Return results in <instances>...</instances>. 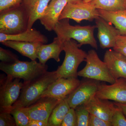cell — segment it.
Returning a JSON list of instances; mask_svg holds the SVG:
<instances>
[{"label": "cell", "mask_w": 126, "mask_h": 126, "mask_svg": "<svg viewBox=\"0 0 126 126\" xmlns=\"http://www.w3.org/2000/svg\"><path fill=\"white\" fill-rule=\"evenodd\" d=\"M96 28V25H72L69 23V19L67 18L59 20L54 31L56 37L62 43L73 39L78 43L80 47L84 45H89L97 49V44L94 36Z\"/></svg>", "instance_id": "obj_1"}, {"label": "cell", "mask_w": 126, "mask_h": 126, "mask_svg": "<svg viewBox=\"0 0 126 126\" xmlns=\"http://www.w3.org/2000/svg\"><path fill=\"white\" fill-rule=\"evenodd\" d=\"M59 77L56 70L48 72L27 82H24L19 98L13 108L26 107L36 102Z\"/></svg>", "instance_id": "obj_2"}, {"label": "cell", "mask_w": 126, "mask_h": 126, "mask_svg": "<svg viewBox=\"0 0 126 126\" xmlns=\"http://www.w3.org/2000/svg\"><path fill=\"white\" fill-rule=\"evenodd\" d=\"M79 48L78 43L73 39L64 43L65 58L56 70L59 78H78V68L82 62L85 61L87 55V53Z\"/></svg>", "instance_id": "obj_3"}, {"label": "cell", "mask_w": 126, "mask_h": 126, "mask_svg": "<svg viewBox=\"0 0 126 126\" xmlns=\"http://www.w3.org/2000/svg\"><path fill=\"white\" fill-rule=\"evenodd\" d=\"M48 66L36 60L23 61L19 60L11 63L1 62L0 69L6 75L15 78L22 79L26 83L44 74L47 71Z\"/></svg>", "instance_id": "obj_4"}, {"label": "cell", "mask_w": 126, "mask_h": 126, "mask_svg": "<svg viewBox=\"0 0 126 126\" xmlns=\"http://www.w3.org/2000/svg\"><path fill=\"white\" fill-rule=\"evenodd\" d=\"M28 15L21 4L0 12V33H20L27 30Z\"/></svg>", "instance_id": "obj_5"}, {"label": "cell", "mask_w": 126, "mask_h": 126, "mask_svg": "<svg viewBox=\"0 0 126 126\" xmlns=\"http://www.w3.org/2000/svg\"><path fill=\"white\" fill-rule=\"evenodd\" d=\"M84 68L78 72V77L99 81L114 83L115 79L110 74L106 63L102 61L95 50L88 52Z\"/></svg>", "instance_id": "obj_6"}, {"label": "cell", "mask_w": 126, "mask_h": 126, "mask_svg": "<svg viewBox=\"0 0 126 126\" xmlns=\"http://www.w3.org/2000/svg\"><path fill=\"white\" fill-rule=\"evenodd\" d=\"M0 110L11 111L20 96L24 82L8 75H0Z\"/></svg>", "instance_id": "obj_7"}, {"label": "cell", "mask_w": 126, "mask_h": 126, "mask_svg": "<svg viewBox=\"0 0 126 126\" xmlns=\"http://www.w3.org/2000/svg\"><path fill=\"white\" fill-rule=\"evenodd\" d=\"M99 16V12L90 3L68 2L60 16L59 20L70 19L79 23L82 20L92 21Z\"/></svg>", "instance_id": "obj_8"}, {"label": "cell", "mask_w": 126, "mask_h": 126, "mask_svg": "<svg viewBox=\"0 0 126 126\" xmlns=\"http://www.w3.org/2000/svg\"><path fill=\"white\" fill-rule=\"evenodd\" d=\"M99 81L87 79L81 81L77 88L67 97L70 108L75 109L85 104L98 90Z\"/></svg>", "instance_id": "obj_9"}, {"label": "cell", "mask_w": 126, "mask_h": 126, "mask_svg": "<svg viewBox=\"0 0 126 126\" xmlns=\"http://www.w3.org/2000/svg\"><path fill=\"white\" fill-rule=\"evenodd\" d=\"M62 100L50 97H41L33 104L24 108L31 119L48 123L52 111Z\"/></svg>", "instance_id": "obj_10"}, {"label": "cell", "mask_w": 126, "mask_h": 126, "mask_svg": "<svg viewBox=\"0 0 126 126\" xmlns=\"http://www.w3.org/2000/svg\"><path fill=\"white\" fill-rule=\"evenodd\" d=\"M78 78H58L49 86L41 97H50L63 100L68 96L79 86Z\"/></svg>", "instance_id": "obj_11"}, {"label": "cell", "mask_w": 126, "mask_h": 126, "mask_svg": "<svg viewBox=\"0 0 126 126\" xmlns=\"http://www.w3.org/2000/svg\"><path fill=\"white\" fill-rule=\"evenodd\" d=\"M95 95L101 99L126 104V79L120 78L110 85L101 84Z\"/></svg>", "instance_id": "obj_12"}, {"label": "cell", "mask_w": 126, "mask_h": 126, "mask_svg": "<svg viewBox=\"0 0 126 126\" xmlns=\"http://www.w3.org/2000/svg\"><path fill=\"white\" fill-rule=\"evenodd\" d=\"M90 114L111 122L113 116L118 107L109 100L101 99L95 94L83 104Z\"/></svg>", "instance_id": "obj_13"}, {"label": "cell", "mask_w": 126, "mask_h": 126, "mask_svg": "<svg viewBox=\"0 0 126 126\" xmlns=\"http://www.w3.org/2000/svg\"><path fill=\"white\" fill-rule=\"evenodd\" d=\"M95 20L100 47L102 49L113 48L118 36L122 35L121 32L101 16H98Z\"/></svg>", "instance_id": "obj_14"}, {"label": "cell", "mask_w": 126, "mask_h": 126, "mask_svg": "<svg viewBox=\"0 0 126 126\" xmlns=\"http://www.w3.org/2000/svg\"><path fill=\"white\" fill-rule=\"evenodd\" d=\"M103 61L115 80L120 78L126 79V57L114 50H107Z\"/></svg>", "instance_id": "obj_15"}, {"label": "cell", "mask_w": 126, "mask_h": 126, "mask_svg": "<svg viewBox=\"0 0 126 126\" xmlns=\"http://www.w3.org/2000/svg\"><path fill=\"white\" fill-rule=\"evenodd\" d=\"M67 0H52L44 13L40 19L41 24L49 31H54L60 16L67 3Z\"/></svg>", "instance_id": "obj_16"}, {"label": "cell", "mask_w": 126, "mask_h": 126, "mask_svg": "<svg viewBox=\"0 0 126 126\" xmlns=\"http://www.w3.org/2000/svg\"><path fill=\"white\" fill-rule=\"evenodd\" d=\"M52 0H24L21 3L27 14V29L32 28L34 23L40 19Z\"/></svg>", "instance_id": "obj_17"}, {"label": "cell", "mask_w": 126, "mask_h": 126, "mask_svg": "<svg viewBox=\"0 0 126 126\" xmlns=\"http://www.w3.org/2000/svg\"><path fill=\"white\" fill-rule=\"evenodd\" d=\"M64 43L59 40L57 37L49 44H42L37 52V59L40 63L46 64L49 60L54 59L56 62L60 61V55L63 50Z\"/></svg>", "instance_id": "obj_18"}, {"label": "cell", "mask_w": 126, "mask_h": 126, "mask_svg": "<svg viewBox=\"0 0 126 126\" xmlns=\"http://www.w3.org/2000/svg\"><path fill=\"white\" fill-rule=\"evenodd\" d=\"M7 40L41 43L44 44L48 42L46 36L40 32L32 28L17 34L7 35L0 33V42L1 43Z\"/></svg>", "instance_id": "obj_19"}, {"label": "cell", "mask_w": 126, "mask_h": 126, "mask_svg": "<svg viewBox=\"0 0 126 126\" xmlns=\"http://www.w3.org/2000/svg\"><path fill=\"white\" fill-rule=\"evenodd\" d=\"M1 43L6 47L15 50L23 56L27 57L33 61L36 60L37 59L38 49L43 44L41 43L11 40L5 41Z\"/></svg>", "instance_id": "obj_20"}, {"label": "cell", "mask_w": 126, "mask_h": 126, "mask_svg": "<svg viewBox=\"0 0 126 126\" xmlns=\"http://www.w3.org/2000/svg\"><path fill=\"white\" fill-rule=\"evenodd\" d=\"M99 16L112 24L121 32L122 35L126 34V9L117 11H107L97 9Z\"/></svg>", "instance_id": "obj_21"}, {"label": "cell", "mask_w": 126, "mask_h": 126, "mask_svg": "<svg viewBox=\"0 0 126 126\" xmlns=\"http://www.w3.org/2000/svg\"><path fill=\"white\" fill-rule=\"evenodd\" d=\"M67 97L63 99L55 107L50 116L48 126H60L65 115L70 108Z\"/></svg>", "instance_id": "obj_22"}, {"label": "cell", "mask_w": 126, "mask_h": 126, "mask_svg": "<svg viewBox=\"0 0 126 126\" xmlns=\"http://www.w3.org/2000/svg\"><path fill=\"white\" fill-rule=\"evenodd\" d=\"M126 0H93L90 2L97 9L117 11L126 9Z\"/></svg>", "instance_id": "obj_23"}, {"label": "cell", "mask_w": 126, "mask_h": 126, "mask_svg": "<svg viewBox=\"0 0 126 126\" xmlns=\"http://www.w3.org/2000/svg\"><path fill=\"white\" fill-rule=\"evenodd\" d=\"M10 112L15 120L16 126H28L31 119L24 107L13 108Z\"/></svg>", "instance_id": "obj_24"}, {"label": "cell", "mask_w": 126, "mask_h": 126, "mask_svg": "<svg viewBox=\"0 0 126 126\" xmlns=\"http://www.w3.org/2000/svg\"><path fill=\"white\" fill-rule=\"evenodd\" d=\"M77 117V126H89L90 113L84 105L75 109Z\"/></svg>", "instance_id": "obj_25"}, {"label": "cell", "mask_w": 126, "mask_h": 126, "mask_svg": "<svg viewBox=\"0 0 126 126\" xmlns=\"http://www.w3.org/2000/svg\"><path fill=\"white\" fill-rule=\"evenodd\" d=\"M0 126H16L15 120L10 111L0 110Z\"/></svg>", "instance_id": "obj_26"}, {"label": "cell", "mask_w": 126, "mask_h": 126, "mask_svg": "<svg viewBox=\"0 0 126 126\" xmlns=\"http://www.w3.org/2000/svg\"><path fill=\"white\" fill-rule=\"evenodd\" d=\"M60 126H77V115L75 109L70 108Z\"/></svg>", "instance_id": "obj_27"}, {"label": "cell", "mask_w": 126, "mask_h": 126, "mask_svg": "<svg viewBox=\"0 0 126 126\" xmlns=\"http://www.w3.org/2000/svg\"><path fill=\"white\" fill-rule=\"evenodd\" d=\"M0 60L1 62L5 63H14L19 60L17 55L8 50L0 47Z\"/></svg>", "instance_id": "obj_28"}, {"label": "cell", "mask_w": 126, "mask_h": 126, "mask_svg": "<svg viewBox=\"0 0 126 126\" xmlns=\"http://www.w3.org/2000/svg\"><path fill=\"white\" fill-rule=\"evenodd\" d=\"M111 123V126H126V117L119 108L113 114Z\"/></svg>", "instance_id": "obj_29"}, {"label": "cell", "mask_w": 126, "mask_h": 126, "mask_svg": "<svg viewBox=\"0 0 126 126\" xmlns=\"http://www.w3.org/2000/svg\"><path fill=\"white\" fill-rule=\"evenodd\" d=\"M113 48L115 51L121 53L126 57V34L118 36L115 46Z\"/></svg>", "instance_id": "obj_30"}, {"label": "cell", "mask_w": 126, "mask_h": 126, "mask_svg": "<svg viewBox=\"0 0 126 126\" xmlns=\"http://www.w3.org/2000/svg\"><path fill=\"white\" fill-rule=\"evenodd\" d=\"M24 0H0V12L19 5Z\"/></svg>", "instance_id": "obj_31"}, {"label": "cell", "mask_w": 126, "mask_h": 126, "mask_svg": "<svg viewBox=\"0 0 126 126\" xmlns=\"http://www.w3.org/2000/svg\"><path fill=\"white\" fill-rule=\"evenodd\" d=\"M89 126H111V125L110 122L90 114Z\"/></svg>", "instance_id": "obj_32"}, {"label": "cell", "mask_w": 126, "mask_h": 126, "mask_svg": "<svg viewBox=\"0 0 126 126\" xmlns=\"http://www.w3.org/2000/svg\"><path fill=\"white\" fill-rule=\"evenodd\" d=\"M28 126H48V123L43 121L31 119Z\"/></svg>", "instance_id": "obj_33"}, {"label": "cell", "mask_w": 126, "mask_h": 126, "mask_svg": "<svg viewBox=\"0 0 126 126\" xmlns=\"http://www.w3.org/2000/svg\"><path fill=\"white\" fill-rule=\"evenodd\" d=\"M114 104L117 107L120 108L126 117V104L118 103L114 102Z\"/></svg>", "instance_id": "obj_34"}, {"label": "cell", "mask_w": 126, "mask_h": 126, "mask_svg": "<svg viewBox=\"0 0 126 126\" xmlns=\"http://www.w3.org/2000/svg\"><path fill=\"white\" fill-rule=\"evenodd\" d=\"M82 1V0H67L68 2L71 3H77Z\"/></svg>", "instance_id": "obj_35"}, {"label": "cell", "mask_w": 126, "mask_h": 126, "mask_svg": "<svg viewBox=\"0 0 126 126\" xmlns=\"http://www.w3.org/2000/svg\"><path fill=\"white\" fill-rule=\"evenodd\" d=\"M93 0H82V1L85 3H90L93 1Z\"/></svg>", "instance_id": "obj_36"}, {"label": "cell", "mask_w": 126, "mask_h": 126, "mask_svg": "<svg viewBox=\"0 0 126 126\" xmlns=\"http://www.w3.org/2000/svg\"></svg>", "instance_id": "obj_37"}]
</instances>
